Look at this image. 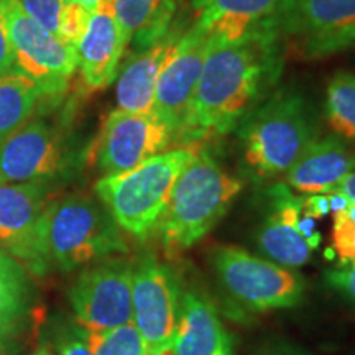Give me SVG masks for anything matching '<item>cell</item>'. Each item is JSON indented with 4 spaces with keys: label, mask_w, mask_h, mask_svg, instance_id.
I'll return each mask as SVG.
<instances>
[{
    "label": "cell",
    "mask_w": 355,
    "mask_h": 355,
    "mask_svg": "<svg viewBox=\"0 0 355 355\" xmlns=\"http://www.w3.org/2000/svg\"><path fill=\"white\" fill-rule=\"evenodd\" d=\"M306 60H319L355 44V0H279L272 19Z\"/></svg>",
    "instance_id": "obj_7"
},
{
    "label": "cell",
    "mask_w": 355,
    "mask_h": 355,
    "mask_svg": "<svg viewBox=\"0 0 355 355\" xmlns=\"http://www.w3.org/2000/svg\"><path fill=\"white\" fill-rule=\"evenodd\" d=\"M122 40L135 51L152 46L170 33L176 0H110Z\"/></svg>",
    "instance_id": "obj_21"
},
{
    "label": "cell",
    "mask_w": 355,
    "mask_h": 355,
    "mask_svg": "<svg viewBox=\"0 0 355 355\" xmlns=\"http://www.w3.org/2000/svg\"><path fill=\"white\" fill-rule=\"evenodd\" d=\"M10 332H0V355H12L13 339Z\"/></svg>",
    "instance_id": "obj_37"
},
{
    "label": "cell",
    "mask_w": 355,
    "mask_h": 355,
    "mask_svg": "<svg viewBox=\"0 0 355 355\" xmlns=\"http://www.w3.org/2000/svg\"><path fill=\"white\" fill-rule=\"evenodd\" d=\"M3 183V181H2V178H0V184H2Z\"/></svg>",
    "instance_id": "obj_40"
},
{
    "label": "cell",
    "mask_w": 355,
    "mask_h": 355,
    "mask_svg": "<svg viewBox=\"0 0 355 355\" xmlns=\"http://www.w3.org/2000/svg\"><path fill=\"white\" fill-rule=\"evenodd\" d=\"M301 214H303V212H301ZM296 230H298L301 237L308 242V245L313 248V250H316L319 243H321V234L316 230V219L303 214V217H300L298 224H296Z\"/></svg>",
    "instance_id": "obj_33"
},
{
    "label": "cell",
    "mask_w": 355,
    "mask_h": 355,
    "mask_svg": "<svg viewBox=\"0 0 355 355\" xmlns=\"http://www.w3.org/2000/svg\"><path fill=\"white\" fill-rule=\"evenodd\" d=\"M133 261L122 257L94 261L84 268L69 290L78 326L96 332L133 322Z\"/></svg>",
    "instance_id": "obj_9"
},
{
    "label": "cell",
    "mask_w": 355,
    "mask_h": 355,
    "mask_svg": "<svg viewBox=\"0 0 355 355\" xmlns=\"http://www.w3.org/2000/svg\"><path fill=\"white\" fill-rule=\"evenodd\" d=\"M86 337L92 355H150L133 322L105 331H86Z\"/></svg>",
    "instance_id": "obj_25"
},
{
    "label": "cell",
    "mask_w": 355,
    "mask_h": 355,
    "mask_svg": "<svg viewBox=\"0 0 355 355\" xmlns=\"http://www.w3.org/2000/svg\"><path fill=\"white\" fill-rule=\"evenodd\" d=\"M68 150L63 133L44 119H30L0 144L3 183H51L64 173Z\"/></svg>",
    "instance_id": "obj_14"
},
{
    "label": "cell",
    "mask_w": 355,
    "mask_h": 355,
    "mask_svg": "<svg viewBox=\"0 0 355 355\" xmlns=\"http://www.w3.org/2000/svg\"><path fill=\"white\" fill-rule=\"evenodd\" d=\"M327 198H329V209L331 212H340L344 209H347L350 201L347 198L344 196L343 193H339V191H329V193H326Z\"/></svg>",
    "instance_id": "obj_36"
},
{
    "label": "cell",
    "mask_w": 355,
    "mask_h": 355,
    "mask_svg": "<svg viewBox=\"0 0 355 355\" xmlns=\"http://www.w3.org/2000/svg\"><path fill=\"white\" fill-rule=\"evenodd\" d=\"M32 355H53V352L46 344H42L40 347H37V350H35Z\"/></svg>",
    "instance_id": "obj_39"
},
{
    "label": "cell",
    "mask_w": 355,
    "mask_h": 355,
    "mask_svg": "<svg viewBox=\"0 0 355 355\" xmlns=\"http://www.w3.org/2000/svg\"><path fill=\"white\" fill-rule=\"evenodd\" d=\"M326 279L331 288L355 303V263L339 265L337 268L329 270L326 272Z\"/></svg>",
    "instance_id": "obj_30"
},
{
    "label": "cell",
    "mask_w": 355,
    "mask_h": 355,
    "mask_svg": "<svg viewBox=\"0 0 355 355\" xmlns=\"http://www.w3.org/2000/svg\"><path fill=\"white\" fill-rule=\"evenodd\" d=\"M326 117L337 137L355 141V74L339 71L326 91Z\"/></svg>",
    "instance_id": "obj_24"
},
{
    "label": "cell",
    "mask_w": 355,
    "mask_h": 355,
    "mask_svg": "<svg viewBox=\"0 0 355 355\" xmlns=\"http://www.w3.org/2000/svg\"><path fill=\"white\" fill-rule=\"evenodd\" d=\"M28 278L19 261L0 247V332L19 327L28 309Z\"/></svg>",
    "instance_id": "obj_23"
},
{
    "label": "cell",
    "mask_w": 355,
    "mask_h": 355,
    "mask_svg": "<svg viewBox=\"0 0 355 355\" xmlns=\"http://www.w3.org/2000/svg\"><path fill=\"white\" fill-rule=\"evenodd\" d=\"M212 265L225 291L250 311L295 308L304 295L300 273L232 245L217 247Z\"/></svg>",
    "instance_id": "obj_6"
},
{
    "label": "cell",
    "mask_w": 355,
    "mask_h": 355,
    "mask_svg": "<svg viewBox=\"0 0 355 355\" xmlns=\"http://www.w3.org/2000/svg\"><path fill=\"white\" fill-rule=\"evenodd\" d=\"M58 355H92L89 349L86 331L81 326L64 322L55 329L53 337Z\"/></svg>",
    "instance_id": "obj_29"
},
{
    "label": "cell",
    "mask_w": 355,
    "mask_h": 355,
    "mask_svg": "<svg viewBox=\"0 0 355 355\" xmlns=\"http://www.w3.org/2000/svg\"><path fill=\"white\" fill-rule=\"evenodd\" d=\"M241 191V180L229 175L207 152H196L176 178L158 222L168 254L183 252L211 232Z\"/></svg>",
    "instance_id": "obj_2"
},
{
    "label": "cell",
    "mask_w": 355,
    "mask_h": 355,
    "mask_svg": "<svg viewBox=\"0 0 355 355\" xmlns=\"http://www.w3.org/2000/svg\"><path fill=\"white\" fill-rule=\"evenodd\" d=\"M332 250L340 265L355 263V204L336 212L332 225Z\"/></svg>",
    "instance_id": "obj_26"
},
{
    "label": "cell",
    "mask_w": 355,
    "mask_h": 355,
    "mask_svg": "<svg viewBox=\"0 0 355 355\" xmlns=\"http://www.w3.org/2000/svg\"><path fill=\"white\" fill-rule=\"evenodd\" d=\"M194 155L193 148L168 150L130 171L104 176L97 196L119 227L144 241L158 227L173 184Z\"/></svg>",
    "instance_id": "obj_3"
},
{
    "label": "cell",
    "mask_w": 355,
    "mask_h": 355,
    "mask_svg": "<svg viewBox=\"0 0 355 355\" xmlns=\"http://www.w3.org/2000/svg\"><path fill=\"white\" fill-rule=\"evenodd\" d=\"M331 212L329 209V198L326 193L321 194H308L303 198V214L319 219V217L327 216Z\"/></svg>",
    "instance_id": "obj_32"
},
{
    "label": "cell",
    "mask_w": 355,
    "mask_h": 355,
    "mask_svg": "<svg viewBox=\"0 0 355 355\" xmlns=\"http://www.w3.org/2000/svg\"><path fill=\"white\" fill-rule=\"evenodd\" d=\"M7 17L13 71L40 84L48 99H60L78 68V48L26 15L19 0H10Z\"/></svg>",
    "instance_id": "obj_8"
},
{
    "label": "cell",
    "mask_w": 355,
    "mask_h": 355,
    "mask_svg": "<svg viewBox=\"0 0 355 355\" xmlns=\"http://www.w3.org/2000/svg\"><path fill=\"white\" fill-rule=\"evenodd\" d=\"M50 183L0 184V247L37 275L51 268L44 247Z\"/></svg>",
    "instance_id": "obj_11"
},
{
    "label": "cell",
    "mask_w": 355,
    "mask_h": 355,
    "mask_svg": "<svg viewBox=\"0 0 355 355\" xmlns=\"http://www.w3.org/2000/svg\"><path fill=\"white\" fill-rule=\"evenodd\" d=\"M43 232L50 265L61 272H73L91 261L127 252L121 227L109 211L84 194L50 201Z\"/></svg>",
    "instance_id": "obj_5"
},
{
    "label": "cell",
    "mask_w": 355,
    "mask_h": 355,
    "mask_svg": "<svg viewBox=\"0 0 355 355\" xmlns=\"http://www.w3.org/2000/svg\"><path fill=\"white\" fill-rule=\"evenodd\" d=\"M8 3L10 0H0V76L13 71V50L8 37Z\"/></svg>",
    "instance_id": "obj_31"
},
{
    "label": "cell",
    "mask_w": 355,
    "mask_h": 355,
    "mask_svg": "<svg viewBox=\"0 0 355 355\" xmlns=\"http://www.w3.org/2000/svg\"><path fill=\"white\" fill-rule=\"evenodd\" d=\"M76 2H79V3H81V6L86 7L89 12H94L96 8L99 7L102 2H104V0H76Z\"/></svg>",
    "instance_id": "obj_38"
},
{
    "label": "cell",
    "mask_w": 355,
    "mask_h": 355,
    "mask_svg": "<svg viewBox=\"0 0 355 355\" xmlns=\"http://www.w3.org/2000/svg\"><path fill=\"white\" fill-rule=\"evenodd\" d=\"M282 73L279 37L272 21L234 42L209 40L191 102L184 139L224 135L254 110Z\"/></svg>",
    "instance_id": "obj_1"
},
{
    "label": "cell",
    "mask_w": 355,
    "mask_h": 355,
    "mask_svg": "<svg viewBox=\"0 0 355 355\" xmlns=\"http://www.w3.org/2000/svg\"><path fill=\"white\" fill-rule=\"evenodd\" d=\"M332 191H339V193H343L350 202L355 204V170L350 171L345 178H343L340 183L337 184V188Z\"/></svg>",
    "instance_id": "obj_35"
},
{
    "label": "cell",
    "mask_w": 355,
    "mask_h": 355,
    "mask_svg": "<svg viewBox=\"0 0 355 355\" xmlns=\"http://www.w3.org/2000/svg\"><path fill=\"white\" fill-rule=\"evenodd\" d=\"M243 158L252 175L273 180L298 162L318 139L303 97L278 92L243 117L239 128Z\"/></svg>",
    "instance_id": "obj_4"
},
{
    "label": "cell",
    "mask_w": 355,
    "mask_h": 355,
    "mask_svg": "<svg viewBox=\"0 0 355 355\" xmlns=\"http://www.w3.org/2000/svg\"><path fill=\"white\" fill-rule=\"evenodd\" d=\"M125 50L110 0H104L91 13L86 32L78 44V66L86 86L97 91L112 84Z\"/></svg>",
    "instance_id": "obj_16"
},
{
    "label": "cell",
    "mask_w": 355,
    "mask_h": 355,
    "mask_svg": "<svg viewBox=\"0 0 355 355\" xmlns=\"http://www.w3.org/2000/svg\"><path fill=\"white\" fill-rule=\"evenodd\" d=\"M180 295L175 275L157 257L144 254L133 261V324L144 337L150 355L170 352L180 314Z\"/></svg>",
    "instance_id": "obj_10"
},
{
    "label": "cell",
    "mask_w": 355,
    "mask_h": 355,
    "mask_svg": "<svg viewBox=\"0 0 355 355\" xmlns=\"http://www.w3.org/2000/svg\"><path fill=\"white\" fill-rule=\"evenodd\" d=\"M354 170L355 152L334 133L316 139L306 148L286 171V184L303 194L329 193Z\"/></svg>",
    "instance_id": "obj_18"
},
{
    "label": "cell",
    "mask_w": 355,
    "mask_h": 355,
    "mask_svg": "<svg viewBox=\"0 0 355 355\" xmlns=\"http://www.w3.org/2000/svg\"><path fill=\"white\" fill-rule=\"evenodd\" d=\"M66 0H19L26 15L38 21L48 32L60 33V19ZM60 38V37H58Z\"/></svg>",
    "instance_id": "obj_28"
},
{
    "label": "cell",
    "mask_w": 355,
    "mask_h": 355,
    "mask_svg": "<svg viewBox=\"0 0 355 355\" xmlns=\"http://www.w3.org/2000/svg\"><path fill=\"white\" fill-rule=\"evenodd\" d=\"M272 201V211L257 234L261 254H265L275 263L286 268H298L311 259L313 248L296 230L301 212L303 198L293 196L288 184H275L268 189Z\"/></svg>",
    "instance_id": "obj_15"
},
{
    "label": "cell",
    "mask_w": 355,
    "mask_h": 355,
    "mask_svg": "<svg viewBox=\"0 0 355 355\" xmlns=\"http://www.w3.org/2000/svg\"><path fill=\"white\" fill-rule=\"evenodd\" d=\"M171 355H234L230 336L214 306L198 291L183 290Z\"/></svg>",
    "instance_id": "obj_17"
},
{
    "label": "cell",
    "mask_w": 355,
    "mask_h": 355,
    "mask_svg": "<svg viewBox=\"0 0 355 355\" xmlns=\"http://www.w3.org/2000/svg\"><path fill=\"white\" fill-rule=\"evenodd\" d=\"M44 99L48 96L33 79L17 71L0 76V144L33 119Z\"/></svg>",
    "instance_id": "obj_22"
},
{
    "label": "cell",
    "mask_w": 355,
    "mask_h": 355,
    "mask_svg": "<svg viewBox=\"0 0 355 355\" xmlns=\"http://www.w3.org/2000/svg\"><path fill=\"white\" fill-rule=\"evenodd\" d=\"M91 13L76 0H66L60 19V33L58 37L71 46L78 48L84 32H86Z\"/></svg>",
    "instance_id": "obj_27"
},
{
    "label": "cell",
    "mask_w": 355,
    "mask_h": 355,
    "mask_svg": "<svg viewBox=\"0 0 355 355\" xmlns=\"http://www.w3.org/2000/svg\"><path fill=\"white\" fill-rule=\"evenodd\" d=\"M209 33L194 24L188 32L178 35L158 74L152 115L171 135H184L186 121L194 91L209 48Z\"/></svg>",
    "instance_id": "obj_12"
},
{
    "label": "cell",
    "mask_w": 355,
    "mask_h": 355,
    "mask_svg": "<svg viewBox=\"0 0 355 355\" xmlns=\"http://www.w3.org/2000/svg\"><path fill=\"white\" fill-rule=\"evenodd\" d=\"M178 35L170 32L152 46L130 56L119 74L115 87L119 109L133 114H152L158 74Z\"/></svg>",
    "instance_id": "obj_20"
},
{
    "label": "cell",
    "mask_w": 355,
    "mask_h": 355,
    "mask_svg": "<svg viewBox=\"0 0 355 355\" xmlns=\"http://www.w3.org/2000/svg\"><path fill=\"white\" fill-rule=\"evenodd\" d=\"M260 355H311L304 350H301L298 347H293L290 344L279 343V344H272L268 347L263 349V352Z\"/></svg>",
    "instance_id": "obj_34"
},
{
    "label": "cell",
    "mask_w": 355,
    "mask_h": 355,
    "mask_svg": "<svg viewBox=\"0 0 355 355\" xmlns=\"http://www.w3.org/2000/svg\"><path fill=\"white\" fill-rule=\"evenodd\" d=\"M279 0H193L194 24L211 38L234 42L272 21Z\"/></svg>",
    "instance_id": "obj_19"
},
{
    "label": "cell",
    "mask_w": 355,
    "mask_h": 355,
    "mask_svg": "<svg viewBox=\"0 0 355 355\" xmlns=\"http://www.w3.org/2000/svg\"><path fill=\"white\" fill-rule=\"evenodd\" d=\"M171 140V132L152 114L115 109L97 140L96 165L104 176L121 175L165 152Z\"/></svg>",
    "instance_id": "obj_13"
}]
</instances>
